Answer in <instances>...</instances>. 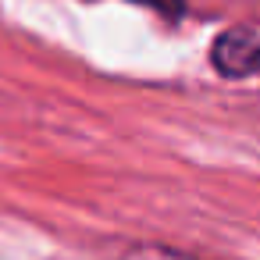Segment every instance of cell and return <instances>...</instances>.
Returning <instances> with one entry per match:
<instances>
[{
    "instance_id": "obj_1",
    "label": "cell",
    "mask_w": 260,
    "mask_h": 260,
    "mask_svg": "<svg viewBox=\"0 0 260 260\" xmlns=\"http://www.w3.org/2000/svg\"><path fill=\"white\" fill-rule=\"evenodd\" d=\"M210 64L224 79L260 75V32L253 25H228L210 43Z\"/></svg>"
},
{
    "instance_id": "obj_2",
    "label": "cell",
    "mask_w": 260,
    "mask_h": 260,
    "mask_svg": "<svg viewBox=\"0 0 260 260\" xmlns=\"http://www.w3.org/2000/svg\"><path fill=\"white\" fill-rule=\"evenodd\" d=\"M128 4L153 8V11H157V15H164V18H178V15L185 11V4H182V0H128Z\"/></svg>"
}]
</instances>
